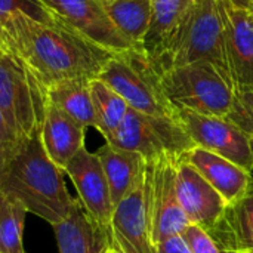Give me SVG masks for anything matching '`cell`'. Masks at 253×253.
Returning <instances> with one entry per match:
<instances>
[{"label": "cell", "instance_id": "6da1fadb", "mask_svg": "<svg viewBox=\"0 0 253 253\" xmlns=\"http://www.w3.org/2000/svg\"><path fill=\"white\" fill-rule=\"evenodd\" d=\"M0 44L19 56L44 89L71 79H98L113 55L59 16L39 21L18 13L7 24Z\"/></svg>", "mask_w": 253, "mask_h": 253}, {"label": "cell", "instance_id": "7a4b0ae2", "mask_svg": "<svg viewBox=\"0 0 253 253\" xmlns=\"http://www.w3.org/2000/svg\"><path fill=\"white\" fill-rule=\"evenodd\" d=\"M64 173L46 154L40 135L16 139L9 147L0 191L18 200L28 213L55 225L70 215L76 200Z\"/></svg>", "mask_w": 253, "mask_h": 253}, {"label": "cell", "instance_id": "3957f363", "mask_svg": "<svg viewBox=\"0 0 253 253\" xmlns=\"http://www.w3.org/2000/svg\"><path fill=\"white\" fill-rule=\"evenodd\" d=\"M165 96L176 107L227 117L237 99L230 74L209 61L173 67L160 74Z\"/></svg>", "mask_w": 253, "mask_h": 253}, {"label": "cell", "instance_id": "277c9868", "mask_svg": "<svg viewBox=\"0 0 253 253\" xmlns=\"http://www.w3.org/2000/svg\"><path fill=\"white\" fill-rule=\"evenodd\" d=\"M98 79L114 89L129 108L150 117L179 120L175 105L162 90L159 73L139 47L113 53Z\"/></svg>", "mask_w": 253, "mask_h": 253}, {"label": "cell", "instance_id": "5b68a950", "mask_svg": "<svg viewBox=\"0 0 253 253\" xmlns=\"http://www.w3.org/2000/svg\"><path fill=\"white\" fill-rule=\"evenodd\" d=\"M46 107L44 86L15 52L0 44V110L16 139L40 135Z\"/></svg>", "mask_w": 253, "mask_h": 253}, {"label": "cell", "instance_id": "8992f818", "mask_svg": "<svg viewBox=\"0 0 253 253\" xmlns=\"http://www.w3.org/2000/svg\"><path fill=\"white\" fill-rule=\"evenodd\" d=\"M179 159L172 154H165L157 160L145 163L142 202L148 231L156 246L169 237L181 236L190 224L176 191Z\"/></svg>", "mask_w": 253, "mask_h": 253}, {"label": "cell", "instance_id": "52a82bcc", "mask_svg": "<svg viewBox=\"0 0 253 253\" xmlns=\"http://www.w3.org/2000/svg\"><path fill=\"white\" fill-rule=\"evenodd\" d=\"M104 139L116 148L139 154L145 162L157 160L165 154L182 157L196 147L179 120L150 117L132 108L119 127Z\"/></svg>", "mask_w": 253, "mask_h": 253}, {"label": "cell", "instance_id": "ba28073f", "mask_svg": "<svg viewBox=\"0 0 253 253\" xmlns=\"http://www.w3.org/2000/svg\"><path fill=\"white\" fill-rule=\"evenodd\" d=\"M196 61L213 62L230 74L224 22L216 0H194L190 18L165 71Z\"/></svg>", "mask_w": 253, "mask_h": 253}, {"label": "cell", "instance_id": "9c48e42d", "mask_svg": "<svg viewBox=\"0 0 253 253\" xmlns=\"http://www.w3.org/2000/svg\"><path fill=\"white\" fill-rule=\"evenodd\" d=\"M176 113L196 147L215 153L253 173L251 135L228 117L206 116L185 108H176Z\"/></svg>", "mask_w": 253, "mask_h": 253}, {"label": "cell", "instance_id": "30bf717a", "mask_svg": "<svg viewBox=\"0 0 253 253\" xmlns=\"http://www.w3.org/2000/svg\"><path fill=\"white\" fill-rule=\"evenodd\" d=\"M64 172L70 176L77 191V200L84 212L108 236L114 205L108 181L96 153H90L83 147L70 160Z\"/></svg>", "mask_w": 253, "mask_h": 253}, {"label": "cell", "instance_id": "8fae6325", "mask_svg": "<svg viewBox=\"0 0 253 253\" xmlns=\"http://www.w3.org/2000/svg\"><path fill=\"white\" fill-rule=\"evenodd\" d=\"M222 15L230 76L236 93L253 90V22L236 0H216Z\"/></svg>", "mask_w": 253, "mask_h": 253}, {"label": "cell", "instance_id": "7c38bea8", "mask_svg": "<svg viewBox=\"0 0 253 253\" xmlns=\"http://www.w3.org/2000/svg\"><path fill=\"white\" fill-rule=\"evenodd\" d=\"M193 6L194 0H151V19L139 49L159 76L168 67Z\"/></svg>", "mask_w": 253, "mask_h": 253}, {"label": "cell", "instance_id": "4fadbf2b", "mask_svg": "<svg viewBox=\"0 0 253 253\" xmlns=\"http://www.w3.org/2000/svg\"><path fill=\"white\" fill-rule=\"evenodd\" d=\"M59 18L68 22L93 43L111 53L133 49V46L113 24L105 6L99 0H42Z\"/></svg>", "mask_w": 253, "mask_h": 253}, {"label": "cell", "instance_id": "5bb4252c", "mask_svg": "<svg viewBox=\"0 0 253 253\" xmlns=\"http://www.w3.org/2000/svg\"><path fill=\"white\" fill-rule=\"evenodd\" d=\"M176 191L187 219L208 233L218 224L228 206L224 197L184 157L178 163Z\"/></svg>", "mask_w": 253, "mask_h": 253}, {"label": "cell", "instance_id": "9a60e30c", "mask_svg": "<svg viewBox=\"0 0 253 253\" xmlns=\"http://www.w3.org/2000/svg\"><path fill=\"white\" fill-rule=\"evenodd\" d=\"M108 240L110 246L117 253H159L145 219L142 179L114 208Z\"/></svg>", "mask_w": 253, "mask_h": 253}, {"label": "cell", "instance_id": "2e32d148", "mask_svg": "<svg viewBox=\"0 0 253 253\" xmlns=\"http://www.w3.org/2000/svg\"><path fill=\"white\" fill-rule=\"evenodd\" d=\"M182 157L203 175V178L224 197L227 205L242 200L249 193L252 173L239 165L200 147L191 148Z\"/></svg>", "mask_w": 253, "mask_h": 253}, {"label": "cell", "instance_id": "e0dca14e", "mask_svg": "<svg viewBox=\"0 0 253 253\" xmlns=\"http://www.w3.org/2000/svg\"><path fill=\"white\" fill-rule=\"evenodd\" d=\"M84 127L47 101L40 139L49 159L62 170L84 147Z\"/></svg>", "mask_w": 253, "mask_h": 253}, {"label": "cell", "instance_id": "ac0fdd59", "mask_svg": "<svg viewBox=\"0 0 253 253\" xmlns=\"http://www.w3.org/2000/svg\"><path fill=\"white\" fill-rule=\"evenodd\" d=\"M52 228L59 253H99L110 245L108 236L89 218L77 199L70 215Z\"/></svg>", "mask_w": 253, "mask_h": 253}, {"label": "cell", "instance_id": "d6986e66", "mask_svg": "<svg viewBox=\"0 0 253 253\" xmlns=\"http://www.w3.org/2000/svg\"><path fill=\"white\" fill-rule=\"evenodd\" d=\"M209 234L225 253H253V194L228 205Z\"/></svg>", "mask_w": 253, "mask_h": 253}, {"label": "cell", "instance_id": "ffe728a7", "mask_svg": "<svg viewBox=\"0 0 253 253\" xmlns=\"http://www.w3.org/2000/svg\"><path fill=\"white\" fill-rule=\"evenodd\" d=\"M96 156L102 165L116 208L142 179L147 162L133 151L120 150L107 142L98 148Z\"/></svg>", "mask_w": 253, "mask_h": 253}, {"label": "cell", "instance_id": "44dd1931", "mask_svg": "<svg viewBox=\"0 0 253 253\" xmlns=\"http://www.w3.org/2000/svg\"><path fill=\"white\" fill-rule=\"evenodd\" d=\"M93 80V79H92ZM47 101L80 126L98 127L89 79H71L46 89Z\"/></svg>", "mask_w": 253, "mask_h": 253}, {"label": "cell", "instance_id": "7402d4cb", "mask_svg": "<svg viewBox=\"0 0 253 253\" xmlns=\"http://www.w3.org/2000/svg\"><path fill=\"white\" fill-rule=\"evenodd\" d=\"M116 28L136 47H141L151 19V0H117L105 4Z\"/></svg>", "mask_w": 253, "mask_h": 253}, {"label": "cell", "instance_id": "603a6c76", "mask_svg": "<svg viewBox=\"0 0 253 253\" xmlns=\"http://www.w3.org/2000/svg\"><path fill=\"white\" fill-rule=\"evenodd\" d=\"M90 96L98 120L96 130L105 138L119 127L129 110V105L101 79L90 80Z\"/></svg>", "mask_w": 253, "mask_h": 253}, {"label": "cell", "instance_id": "cb8c5ba5", "mask_svg": "<svg viewBox=\"0 0 253 253\" xmlns=\"http://www.w3.org/2000/svg\"><path fill=\"white\" fill-rule=\"evenodd\" d=\"M25 208L13 197L0 191V253L24 252Z\"/></svg>", "mask_w": 253, "mask_h": 253}, {"label": "cell", "instance_id": "d4e9b609", "mask_svg": "<svg viewBox=\"0 0 253 253\" xmlns=\"http://www.w3.org/2000/svg\"><path fill=\"white\" fill-rule=\"evenodd\" d=\"M18 13L39 21H50L58 16L42 0H0V39L10 19Z\"/></svg>", "mask_w": 253, "mask_h": 253}, {"label": "cell", "instance_id": "484cf974", "mask_svg": "<svg viewBox=\"0 0 253 253\" xmlns=\"http://www.w3.org/2000/svg\"><path fill=\"white\" fill-rule=\"evenodd\" d=\"M190 253H225L212 236L196 224H188L181 234Z\"/></svg>", "mask_w": 253, "mask_h": 253}, {"label": "cell", "instance_id": "4316f807", "mask_svg": "<svg viewBox=\"0 0 253 253\" xmlns=\"http://www.w3.org/2000/svg\"><path fill=\"white\" fill-rule=\"evenodd\" d=\"M227 117L240 129H243L248 135L253 136V108H251L249 105H246L237 98L231 113Z\"/></svg>", "mask_w": 253, "mask_h": 253}, {"label": "cell", "instance_id": "83f0119b", "mask_svg": "<svg viewBox=\"0 0 253 253\" xmlns=\"http://www.w3.org/2000/svg\"><path fill=\"white\" fill-rule=\"evenodd\" d=\"M157 251L159 253H190L181 236H173L166 239L157 246Z\"/></svg>", "mask_w": 253, "mask_h": 253}, {"label": "cell", "instance_id": "f1b7e54d", "mask_svg": "<svg viewBox=\"0 0 253 253\" xmlns=\"http://www.w3.org/2000/svg\"><path fill=\"white\" fill-rule=\"evenodd\" d=\"M16 141L13 132L10 130V127L7 126L6 120H4V116L0 110V144L1 145H10Z\"/></svg>", "mask_w": 253, "mask_h": 253}, {"label": "cell", "instance_id": "f546056e", "mask_svg": "<svg viewBox=\"0 0 253 253\" xmlns=\"http://www.w3.org/2000/svg\"><path fill=\"white\" fill-rule=\"evenodd\" d=\"M10 145H1L0 144V187H1L3 170H4V165H6V159H7V153H9V147Z\"/></svg>", "mask_w": 253, "mask_h": 253}, {"label": "cell", "instance_id": "4dcf8cb0", "mask_svg": "<svg viewBox=\"0 0 253 253\" xmlns=\"http://www.w3.org/2000/svg\"><path fill=\"white\" fill-rule=\"evenodd\" d=\"M237 98H239L242 102H245L246 105H249L251 108H253V90H251V92H245V93H240V95H237Z\"/></svg>", "mask_w": 253, "mask_h": 253}, {"label": "cell", "instance_id": "1f68e13d", "mask_svg": "<svg viewBox=\"0 0 253 253\" xmlns=\"http://www.w3.org/2000/svg\"><path fill=\"white\" fill-rule=\"evenodd\" d=\"M243 6L248 9V12H249V16H251V19H252V22H253V0H248V1H246Z\"/></svg>", "mask_w": 253, "mask_h": 253}, {"label": "cell", "instance_id": "d6a6232c", "mask_svg": "<svg viewBox=\"0 0 253 253\" xmlns=\"http://www.w3.org/2000/svg\"><path fill=\"white\" fill-rule=\"evenodd\" d=\"M99 253H117V252H116L110 245H108V246H105V248H104V249H102Z\"/></svg>", "mask_w": 253, "mask_h": 253}, {"label": "cell", "instance_id": "836d02e7", "mask_svg": "<svg viewBox=\"0 0 253 253\" xmlns=\"http://www.w3.org/2000/svg\"><path fill=\"white\" fill-rule=\"evenodd\" d=\"M99 1H101L104 6H105V4H108V3H113V1H117V0H99Z\"/></svg>", "mask_w": 253, "mask_h": 253}, {"label": "cell", "instance_id": "e575fe53", "mask_svg": "<svg viewBox=\"0 0 253 253\" xmlns=\"http://www.w3.org/2000/svg\"><path fill=\"white\" fill-rule=\"evenodd\" d=\"M249 193L253 194V173H252V184H251V188H249Z\"/></svg>", "mask_w": 253, "mask_h": 253}, {"label": "cell", "instance_id": "d590c367", "mask_svg": "<svg viewBox=\"0 0 253 253\" xmlns=\"http://www.w3.org/2000/svg\"><path fill=\"white\" fill-rule=\"evenodd\" d=\"M236 1H239V3H240V4H245V3H246V1H248V0H236Z\"/></svg>", "mask_w": 253, "mask_h": 253}, {"label": "cell", "instance_id": "8d00e7d4", "mask_svg": "<svg viewBox=\"0 0 253 253\" xmlns=\"http://www.w3.org/2000/svg\"><path fill=\"white\" fill-rule=\"evenodd\" d=\"M251 145H252V153H253V136H251Z\"/></svg>", "mask_w": 253, "mask_h": 253}]
</instances>
